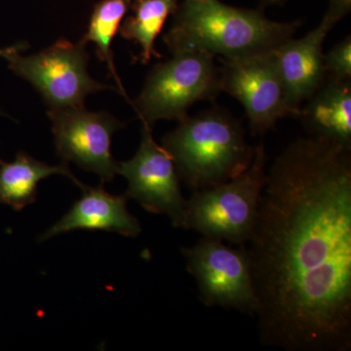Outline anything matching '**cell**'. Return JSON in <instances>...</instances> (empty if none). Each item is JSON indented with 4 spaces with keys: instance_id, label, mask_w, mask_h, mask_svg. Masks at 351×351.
<instances>
[{
    "instance_id": "cell-3",
    "label": "cell",
    "mask_w": 351,
    "mask_h": 351,
    "mask_svg": "<svg viewBox=\"0 0 351 351\" xmlns=\"http://www.w3.org/2000/svg\"><path fill=\"white\" fill-rule=\"evenodd\" d=\"M161 147L169 154L180 181L195 191L214 188L248 169L255 147L230 112L214 108L188 117L166 134Z\"/></svg>"
},
{
    "instance_id": "cell-18",
    "label": "cell",
    "mask_w": 351,
    "mask_h": 351,
    "mask_svg": "<svg viewBox=\"0 0 351 351\" xmlns=\"http://www.w3.org/2000/svg\"><path fill=\"white\" fill-rule=\"evenodd\" d=\"M351 10V0H329V7L324 18L335 27Z\"/></svg>"
},
{
    "instance_id": "cell-2",
    "label": "cell",
    "mask_w": 351,
    "mask_h": 351,
    "mask_svg": "<svg viewBox=\"0 0 351 351\" xmlns=\"http://www.w3.org/2000/svg\"><path fill=\"white\" fill-rule=\"evenodd\" d=\"M163 36L172 55L201 51L223 60L261 54L293 38L301 25L276 22L260 10L237 8L219 0H184Z\"/></svg>"
},
{
    "instance_id": "cell-8",
    "label": "cell",
    "mask_w": 351,
    "mask_h": 351,
    "mask_svg": "<svg viewBox=\"0 0 351 351\" xmlns=\"http://www.w3.org/2000/svg\"><path fill=\"white\" fill-rule=\"evenodd\" d=\"M57 154L64 162L75 163L99 176L101 182H112L119 174L113 158V134L125 124L105 112H91L82 107L49 110Z\"/></svg>"
},
{
    "instance_id": "cell-13",
    "label": "cell",
    "mask_w": 351,
    "mask_h": 351,
    "mask_svg": "<svg viewBox=\"0 0 351 351\" xmlns=\"http://www.w3.org/2000/svg\"><path fill=\"white\" fill-rule=\"evenodd\" d=\"M301 108L313 136L351 147V80H327Z\"/></svg>"
},
{
    "instance_id": "cell-10",
    "label": "cell",
    "mask_w": 351,
    "mask_h": 351,
    "mask_svg": "<svg viewBox=\"0 0 351 351\" xmlns=\"http://www.w3.org/2000/svg\"><path fill=\"white\" fill-rule=\"evenodd\" d=\"M119 174L128 182L125 196L154 214L166 215L175 228H184L186 199L167 152L157 145L152 127L143 122L142 141L130 160L119 162Z\"/></svg>"
},
{
    "instance_id": "cell-9",
    "label": "cell",
    "mask_w": 351,
    "mask_h": 351,
    "mask_svg": "<svg viewBox=\"0 0 351 351\" xmlns=\"http://www.w3.org/2000/svg\"><path fill=\"white\" fill-rule=\"evenodd\" d=\"M274 50L241 59L221 60V90L242 104L255 135L271 130L284 117H294Z\"/></svg>"
},
{
    "instance_id": "cell-15",
    "label": "cell",
    "mask_w": 351,
    "mask_h": 351,
    "mask_svg": "<svg viewBox=\"0 0 351 351\" xmlns=\"http://www.w3.org/2000/svg\"><path fill=\"white\" fill-rule=\"evenodd\" d=\"M178 6L179 0H131L132 15L122 21L119 32L122 38L140 46L136 61L147 64L152 57L161 58L154 44Z\"/></svg>"
},
{
    "instance_id": "cell-5",
    "label": "cell",
    "mask_w": 351,
    "mask_h": 351,
    "mask_svg": "<svg viewBox=\"0 0 351 351\" xmlns=\"http://www.w3.org/2000/svg\"><path fill=\"white\" fill-rule=\"evenodd\" d=\"M221 92V68L215 57L189 51L154 66L130 105L142 122L154 127L158 120L182 121L196 101L214 100Z\"/></svg>"
},
{
    "instance_id": "cell-17",
    "label": "cell",
    "mask_w": 351,
    "mask_h": 351,
    "mask_svg": "<svg viewBox=\"0 0 351 351\" xmlns=\"http://www.w3.org/2000/svg\"><path fill=\"white\" fill-rule=\"evenodd\" d=\"M327 80L346 82L351 80V38L337 43L327 54H324Z\"/></svg>"
},
{
    "instance_id": "cell-14",
    "label": "cell",
    "mask_w": 351,
    "mask_h": 351,
    "mask_svg": "<svg viewBox=\"0 0 351 351\" xmlns=\"http://www.w3.org/2000/svg\"><path fill=\"white\" fill-rule=\"evenodd\" d=\"M53 175L68 177L80 189L85 186L64 161L48 165L24 152H18L12 162L0 160V203L21 211L36 201L38 182Z\"/></svg>"
},
{
    "instance_id": "cell-7",
    "label": "cell",
    "mask_w": 351,
    "mask_h": 351,
    "mask_svg": "<svg viewBox=\"0 0 351 351\" xmlns=\"http://www.w3.org/2000/svg\"><path fill=\"white\" fill-rule=\"evenodd\" d=\"M182 254L205 306L255 315L257 298L245 246L235 248L202 237L193 246L182 248Z\"/></svg>"
},
{
    "instance_id": "cell-4",
    "label": "cell",
    "mask_w": 351,
    "mask_h": 351,
    "mask_svg": "<svg viewBox=\"0 0 351 351\" xmlns=\"http://www.w3.org/2000/svg\"><path fill=\"white\" fill-rule=\"evenodd\" d=\"M267 162L265 145H258L251 165L242 174L214 188L193 193L186 199L184 230L237 246L248 243L267 180Z\"/></svg>"
},
{
    "instance_id": "cell-20",
    "label": "cell",
    "mask_w": 351,
    "mask_h": 351,
    "mask_svg": "<svg viewBox=\"0 0 351 351\" xmlns=\"http://www.w3.org/2000/svg\"><path fill=\"white\" fill-rule=\"evenodd\" d=\"M261 1L265 4H277L286 1V0H261Z\"/></svg>"
},
{
    "instance_id": "cell-19",
    "label": "cell",
    "mask_w": 351,
    "mask_h": 351,
    "mask_svg": "<svg viewBox=\"0 0 351 351\" xmlns=\"http://www.w3.org/2000/svg\"><path fill=\"white\" fill-rule=\"evenodd\" d=\"M27 47H29V44L22 41V43L13 44V45L9 46V47L0 48V58L7 59V58L17 54V53L24 52L25 50H27Z\"/></svg>"
},
{
    "instance_id": "cell-6",
    "label": "cell",
    "mask_w": 351,
    "mask_h": 351,
    "mask_svg": "<svg viewBox=\"0 0 351 351\" xmlns=\"http://www.w3.org/2000/svg\"><path fill=\"white\" fill-rule=\"evenodd\" d=\"M87 44L61 38L29 56L7 58L9 69L38 90L49 110L82 107L90 94L117 89L97 82L88 73Z\"/></svg>"
},
{
    "instance_id": "cell-11",
    "label": "cell",
    "mask_w": 351,
    "mask_h": 351,
    "mask_svg": "<svg viewBox=\"0 0 351 351\" xmlns=\"http://www.w3.org/2000/svg\"><path fill=\"white\" fill-rule=\"evenodd\" d=\"M332 27L322 19L304 38H289L274 50L289 107L295 117H300L302 104L327 80L323 44Z\"/></svg>"
},
{
    "instance_id": "cell-16",
    "label": "cell",
    "mask_w": 351,
    "mask_h": 351,
    "mask_svg": "<svg viewBox=\"0 0 351 351\" xmlns=\"http://www.w3.org/2000/svg\"><path fill=\"white\" fill-rule=\"evenodd\" d=\"M131 0H101L94 7L86 34L82 40L85 43H93L99 59L107 64L110 75L117 83L119 93L129 103L130 98L127 95L113 61L112 43L119 31L120 25L127 12L130 10Z\"/></svg>"
},
{
    "instance_id": "cell-1",
    "label": "cell",
    "mask_w": 351,
    "mask_h": 351,
    "mask_svg": "<svg viewBox=\"0 0 351 351\" xmlns=\"http://www.w3.org/2000/svg\"><path fill=\"white\" fill-rule=\"evenodd\" d=\"M261 343L351 350V147L299 138L267 173L248 243Z\"/></svg>"
},
{
    "instance_id": "cell-12",
    "label": "cell",
    "mask_w": 351,
    "mask_h": 351,
    "mask_svg": "<svg viewBox=\"0 0 351 351\" xmlns=\"http://www.w3.org/2000/svg\"><path fill=\"white\" fill-rule=\"evenodd\" d=\"M82 189V198L63 218L39 237L38 242L77 230H105L127 237H137L142 232L140 221L127 208L129 199L125 195H110L103 184L97 188L84 186Z\"/></svg>"
}]
</instances>
